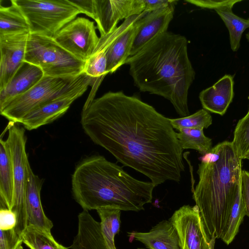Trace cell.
<instances>
[{"mask_svg": "<svg viewBox=\"0 0 249 249\" xmlns=\"http://www.w3.org/2000/svg\"><path fill=\"white\" fill-rule=\"evenodd\" d=\"M18 249H23V248L22 246L21 245L18 248Z\"/></svg>", "mask_w": 249, "mask_h": 249, "instance_id": "obj_37", "label": "cell"}, {"mask_svg": "<svg viewBox=\"0 0 249 249\" xmlns=\"http://www.w3.org/2000/svg\"><path fill=\"white\" fill-rule=\"evenodd\" d=\"M8 136L6 141L10 149L14 176V196L11 210L17 215V222L14 230L22 237L27 227L26 208L27 169L26 160V138L23 127L18 123L10 122L8 124Z\"/></svg>", "mask_w": 249, "mask_h": 249, "instance_id": "obj_8", "label": "cell"}, {"mask_svg": "<svg viewBox=\"0 0 249 249\" xmlns=\"http://www.w3.org/2000/svg\"><path fill=\"white\" fill-rule=\"evenodd\" d=\"M17 222V215L11 210L0 209V230L6 231L14 229Z\"/></svg>", "mask_w": 249, "mask_h": 249, "instance_id": "obj_32", "label": "cell"}, {"mask_svg": "<svg viewBox=\"0 0 249 249\" xmlns=\"http://www.w3.org/2000/svg\"><path fill=\"white\" fill-rule=\"evenodd\" d=\"M173 128H207L212 124V117L205 109H201L192 115L176 119H169Z\"/></svg>", "mask_w": 249, "mask_h": 249, "instance_id": "obj_29", "label": "cell"}, {"mask_svg": "<svg viewBox=\"0 0 249 249\" xmlns=\"http://www.w3.org/2000/svg\"><path fill=\"white\" fill-rule=\"evenodd\" d=\"M241 0H186L185 1L202 8L209 9H221L225 7L232 8L236 3Z\"/></svg>", "mask_w": 249, "mask_h": 249, "instance_id": "obj_31", "label": "cell"}, {"mask_svg": "<svg viewBox=\"0 0 249 249\" xmlns=\"http://www.w3.org/2000/svg\"><path fill=\"white\" fill-rule=\"evenodd\" d=\"M145 5V11L149 13L154 10L167 6L174 0H144Z\"/></svg>", "mask_w": 249, "mask_h": 249, "instance_id": "obj_35", "label": "cell"}, {"mask_svg": "<svg viewBox=\"0 0 249 249\" xmlns=\"http://www.w3.org/2000/svg\"></svg>", "mask_w": 249, "mask_h": 249, "instance_id": "obj_40", "label": "cell"}, {"mask_svg": "<svg viewBox=\"0 0 249 249\" xmlns=\"http://www.w3.org/2000/svg\"><path fill=\"white\" fill-rule=\"evenodd\" d=\"M95 80L89 76L87 80L66 94L53 100L28 113L20 124L32 130L48 124L64 115L71 104L92 86Z\"/></svg>", "mask_w": 249, "mask_h": 249, "instance_id": "obj_12", "label": "cell"}, {"mask_svg": "<svg viewBox=\"0 0 249 249\" xmlns=\"http://www.w3.org/2000/svg\"><path fill=\"white\" fill-rule=\"evenodd\" d=\"M129 240L138 241L148 249H181L177 231L169 221L159 222L148 232H127Z\"/></svg>", "mask_w": 249, "mask_h": 249, "instance_id": "obj_17", "label": "cell"}, {"mask_svg": "<svg viewBox=\"0 0 249 249\" xmlns=\"http://www.w3.org/2000/svg\"><path fill=\"white\" fill-rule=\"evenodd\" d=\"M81 124L93 142L155 186L180 181L185 165L177 132L169 118L139 98L107 92L84 105Z\"/></svg>", "mask_w": 249, "mask_h": 249, "instance_id": "obj_1", "label": "cell"}, {"mask_svg": "<svg viewBox=\"0 0 249 249\" xmlns=\"http://www.w3.org/2000/svg\"><path fill=\"white\" fill-rule=\"evenodd\" d=\"M141 18L119 36L108 46L106 52L107 70L108 73L115 72L125 63L130 56L133 41Z\"/></svg>", "mask_w": 249, "mask_h": 249, "instance_id": "obj_20", "label": "cell"}, {"mask_svg": "<svg viewBox=\"0 0 249 249\" xmlns=\"http://www.w3.org/2000/svg\"><path fill=\"white\" fill-rule=\"evenodd\" d=\"M228 29L231 50L237 51L240 45V40L244 31L249 27V20L241 18L235 15L232 8L225 7L215 10Z\"/></svg>", "mask_w": 249, "mask_h": 249, "instance_id": "obj_23", "label": "cell"}, {"mask_svg": "<svg viewBox=\"0 0 249 249\" xmlns=\"http://www.w3.org/2000/svg\"><path fill=\"white\" fill-rule=\"evenodd\" d=\"M245 159L249 160V154L246 157Z\"/></svg>", "mask_w": 249, "mask_h": 249, "instance_id": "obj_38", "label": "cell"}, {"mask_svg": "<svg viewBox=\"0 0 249 249\" xmlns=\"http://www.w3.org/2000/svg\"><path fill=\"white\" fill-rule=\"evenodd\" d=\"M237 157L242 160L249 154V110L237 123L231 142Z\"/></svg>", "mask_w": 249, "mask_h": 249, "instance_id": "obj_28", "label": "cell"}, {"mask_svg": "<svg viewBox=\"0 0 249 249\" xmlns=\"http://www.w3.org/2000/svg\"><path fill=\"white\" fill-rule=\"evenodd\" d=\"M144 12V0H93L92 19L103 36L116 29L120 20Z\"/></svg>", "mask_w": 249, "mask_h": 249, "instance_id": "obj_11", "label": "cell"}, {"mask_svg": "<svg viewBox=\"0 0 249 249\" xmlns=\"http://www.w3.org/2000/svg\"><path fill=\"white\" fill-rule=\"evenodd\" d=\"M26 18L30 34L53 37L80 11L69 0H11Z\"/></svg>", "mask_w": 249, "mask_h": 249, "instance_id": "obj_7", "label": "cell"}, {"mask_svg": "<svg viewBox=\"0 0 249 249\" xmlns=\"http://www.w3.org/2000/svg\"><path fill=\"white\" fill-rule=\"evenodd\" d=\"M127 29V26L122 23L113 32L100 36L98 44L89 58L85 62L83 73L94 79L89 98L93 99L96 92L105 76L108 74L107 70L106 52L110 44L121 34Z\"/></svg>", "mask_w": 249, "mask_h": 249, "instance_id": "obj_16", "label": "cell"}, {"mask_svg": "<svg viewBox=\"0 0 249 249\" xmlns=\"http://www.w3.org/2000/svg\"><path fill=\"white\" fill-rule=\"evenodd\" d=\"M94 22L78 17L62 28L53 37L63 48L77 59L88 60L99 40Z\"/></svg>", "mask_w": 249, "mask_h": 249, "instance_id": "obj_9", "label": "cell"}, {"mask_svg": "<svg viewBox=\"0 0 249 249\" xmlns=\"http://www.w3.org/2000/svg\"><path fill=\"white\" fill-rule=\"evenodd\" d=\"M245 215L246 211L241 195L240 183L229 218L220 238L226 245L230 244L235 238Z\"/></svg>", "mask_w": 249, "mask_h": 249, "instance_id": "obj_24", "label": "cell"}, {"mask_svg": "<svg viewBox=\"0 0 249 249\" xmlns=\"http://www.w3.org/2000/svg\"><path fill=\"white\" fill-rule=\"evenodd\" d=\"M22 237L14 229L1 230L0 236V249H18L21 245Z\"/></svg>", "mask_w": 249, "mask_h": 249, "instance_id": "obj_30", "label": "cell"}, {"mask_svg": "<svg viewBox=\"0 0 249 249\" xmlns=\"http://www.w3.org/2000/svg\"><path fill=\"white\" fill-rule=\"evenodd\" d=\"M177 136L183 150L194 149L204 155L212 148V140L204 135L203 129L181 128Z\"/></svg>", "mask_w": 249, "mask_h": 249, "instance_id": "obj_26", "label": "cell"}, {"mask_svg": "<svg viewBox=\"0 0 249 249\" xmlns=\"http://www.w3.org/2000/svg\"><path fill=\"white\" fill-rule=\"evenodd\" d=\"M241 191L245 206L246 215L249 217V172L242 170L241 178Z\"/></svg>", "mask_w": 249, "mask_h": 249, "instance_id": "obj_33", "label": "cell"}, {"mask_svg": "<svg viewBox=\"0 0 249 249\" xmlns=\"http://www.w3.org/2000/svg\"><path fill=\"white\" fill-rule=\"evenodd\" d=\"M30 33L29 25L19 8L11 3L0 5V36Z\"/></svg>", "mask_w": 249, "mask_h": 249, "instance_id": "obj_22", "label": "cell"}, {"mask_svg": "<svg viewBox=\"0 0 249 249\" xmlns=\"http://www.w3.org/2000/svg\"><path fill=\"white\" fill-rule=\"evenodd\" d=\"M177 2L174 0L167 6L147 13L141 18L130 56L138 52L153 39L167 31Z\"/></svg>", "mask_w": 249, "mask_h": 249, "instance_id": "obj_14", "label": "cell"}, {"mask_svg": "<svg viewBox=\"0 0 249 249\" xmlns=\"http://www.w3.org/2000/svg\"><path fill=\"white\" fill-rule=\"evenodd\" d=\"M21 236L23 243L30 249H68L57 242L51 232L34 226H27Z\"/></svg>", "mask_w": 249, "mask_h": 249, "instance_id": "obj_25", "label": "cell"}, {"mask_svg": "<svg viewBox=\"0 0 249 249\" xmlns=\"http://www.w3.org/2000/svg\"><path fill=\"white\" fill-rule=\"evenodd\" d=\"M137 249H143V248H138Z\"/></svg>", "mask_w": 249, "mask_h": 249, "instance_id": "obj_39", "label": "cell"}, {"mask_svg": "<svg viewBox=\"0 0 249 249\" xmlns=\"http://www.w3.org/2000/svg\"><path fill=\"white\" fill-rule=\"evenodd\" d=\"M248 19L249 20V18ZM246 37H247V39L248 40V41H249V32L247 34Z\"/></svg>", "mask_w": 249, "mask_h": 249, "instance_id": "obj_36", "label": "cell"}, {"mask_svg": "<svg viewBox=\"0 0 249 249\" xmlns=\"http://www.w3.org/2000/svg\"><path fill=\"white\" fill-rule=\"evenodd\" d=\"M26 165L27 175L25 201L27 226H34L51 232L53 224L44 213L40 199L43 179L34 174L28 158L26 159Z\"/></svg>", "mask_w": 249, "mask_h": 249, "instance_id": "obj_15", "label": "cell"}, {"mask_svg": "<svg viewBox=\"0 0 249 249\" xmlns=\"http://www.w3.org/2000/svg\"><path fill=\"white\" fill-rule=\"evenodd\" d=\"M187 45L184 36L167 31L129 56L125 63L140 91L167 99L181 117L190 114L188 92L196 75Z\"/></svg>", "mask_w": 249, "mask_h": 249, "instance_id": "obj_2", "label": "cell"}, {"mask_svg": "<svg viewBox=\"0 0 249 249\" xmlns=\"http://www.w3.org/2000/svg\"><path fill=\"white\" fill-rule=\"evenodd\" d=\"M242 160L231 142L224 141L201 159L199 180L193 191L206 231L211 238L220 239L241 183Z\"/></svg>", "mask_w": 249, "mask_h": 249, "instance_id": "obj_4", "label": "cell"}, {"mask_svg": "<svg viewBox=\"0 0 249 249\" xmlns=\"http://www.w3.org/2000/svg\"><path fill=\"white\" fill-rule=\"evenodd\" d=\"M155 186L138 180L104 156L93 155L76 165L71 178L74 199L83 210L113 208L138 212L151 203Z\"/></svg>", "mask_w": 249, "mask_h": 249, "instance_id": "obj_3", "label": "cell"}, {"mask_svg": "<svg viewBox=\"0 0 249 249\" xmlns=\"http://www.w3.org/2000/svg\"><path fill=\"white\" fill-rule=\"evenodd\" d=\"M169 220L177 231L181 249H214L216 239L208 235L196 205L182 206Z\"/></svg>", "mask_w": 249, "mask_h": 249, "instance_id": "obj_10", "label": "cell"}, {"mask_svg": "<svg viewBox=\"0 0 249 249\" xmlns=\"http://www.w3.org/2000/svg\"><path fill=\"white\" fill-rule=\"evenodd\" d=\"M81 12L92 18L93 15V0H69Z\"/></svg>", "mask_w": 249, "mask_h": 249, "instance_id": "obj_34", "label": "cell"}, {"mask_svg": "<svg viewBox=\"0 0 249 249\" xmlns=\"http://www.w3.org/2000/svg\"><path fill=\"white\" fill-rule=\"evenodd\" d=\"M101 219V230L109 249H117L114 238L120 231L121 210L113 208H101L96 210Z\"/></svg>", "mask_w": 249, "mask_h": 249, "instance_id": "obj_27", "label": "cell"}, {"mask_svg": "<svg viewBox=\"0 0 249 249\" xmlns=\"http://www.w3.org/2000/svg\"><path fill=\"white\" fill-rule=\"evenodd\" d=\"M14 196V176L10 149L6 141L0 140V208L11 210Z\"/></svg>", "mask_w": 249, "mask_h": 249, "instance_id": "obj_21", "label": "cell"}, {"mask_svg": "<svg viewBox=\"0 0 249 249\" xmlns=\"http://www.w3.org/2000/svg\"><path fill=\"white\" fill-rule=\"evenodd\" d=\"M44 76L40 68L24 61L9 83L0 90V110L11 101L30 90Z\"/></svg>", "mask_w": 249, "mask_h": 249, "instance_id": "obj_18", "label": "cell"}, {"mask_svg": "<svg viewBox=\"0 0 249 249\" xmlns=\"http://www.w3.org/2000/svg\"><path fill=\"white\" fill-rule=\"evenodd\" d=\"M30 34L0 36V90L9 83L23 63Z\"/></svg>", "mask_w": 249, "mask_h": 249, "instance_id": "obj_13", "label": "cell"}, {"mask_svg": "<svg viewBox=\"0 0 249 249\" xmlns=\"http://www.w3.org/2000/svg\"><path fill=\"white\" fill-rule=\"evenodd\" d=\"M233 77L225 75L212 86L200 92L199 98L203 108L224 115L234 96Z\"/></svg>", "mask_w": 249, "mask_h": 249, "instance_id": "obj_19", "label": "cell"}, {"mask_svg": "<svg viewBox=\"0 0 249 249\" xmlns=\"http://www.w3.org/2000/svg\"><path fill=\"white\" fill-rule=\"evenodd\" d=\"M24 61L40 68L44 76L54 77H77L85 65L53 37L34 34L28 36Z\"/></svg>", "mask_w": 249, "mask_h": 249, "instance_id": "obj_5", "label": "cell"}, {"mask_svg": "<svg viewBox=\"0 0 249 249\" xmlns=\"http://www.w3.org/2000/svg\"><path fill=\"white\" fill-rule=\"evenodd\" d=\"M89 77L84 73L72 77L44 76L30 90L8 103L0 110V114L10 122L20 124L28 113L66 94Z\"/></svg>", "mask_w": 249, "mask_h": 249, "instance_id": "obj_6", "label": "cell"}]
</instances>
